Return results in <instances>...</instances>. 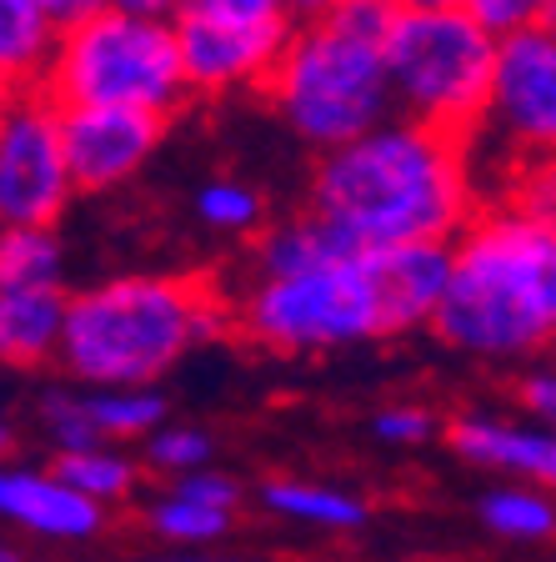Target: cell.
Wrapping results in <instances>:
<instances>
[{
  "label": "cell",
  "mask_w": 556,
  "mask_h": 562,
  "mask_svg": "<svg viewBox=\"0 0 556 562\" xmlns=\"http://www.w3.org/2000/svg\"><path fill=\"white\" fill-rule=\"evenodd\" d=\"M0 562H25V558H21V548H15V542L0 538Z\"/></svg>",
  "instance_id": "obj_38"
},
{
  "label": "cell",
  "mask_w": 556,
  "mask_h": 562,
  "mask_svg": "<svg viewBox=\"0 0 556 562\" xmlns=\"http://www.w3.org/2000/svg\"><path fill=\"white\" fill-rule=\"evenodd\" d=\"M497 46V35L462 5L392 15L386 76H392L396 116L446 131L456 140H476L491 105Z\"/></svg>",
  "instance_id": "obj_7"
},
{
  "label": "cell",
  "mask_w": 556,
  "mask_h": 562,
  "mask_svg": "<svg viewBox=\"0 0 556 562\" xmlns=\"http://www.w3.org/2000/svg\"><path fill=\"white\" fill-rule=\"evenodd\" d=\"M46 286H66L60 226L0 222V292H46Z\"/></svg>",
  "instance_id": "obj_20"
},
{
  "label": "cell",
  "mask_w": 556,
  "mask_h": 562,
  "mask_svg": "<svg viewBox=\"0 0 556 562\" xmlns=\"http://www.w3.org/2000/svg\"><path fill=\"white\" fill-rule=\"evenodd\" d=\"M35 427L41 437L50 442V452H81V447H101L91 427V412H86V386L76 382H60V386H46L35 397Z\"/></svg>",
  "instance_id": "obj_25"
},
{
  "label": "cell",
  "mask_w": 556,
  "mask_h": 562,
  "mask_svg": "<svg viewBox=\"0 0 556 562\" xmlns=\"http://www.w3.org/2000/svg\"><path fill=\"white\" fill-rule=\"evenodd\" d=\"M386 0H341L337 11L296 21L261 101L311 156H331L396 116L386 76Z\"/></svg>",
  "instance_id": "obj_4"
},
{
  "label": "cell",
  "mask_w": 556,
  "mask_h": 562,
  "mask_svg": "<svg viewBox=\"0 0 556 562\" xmlns=\"http://www.w3.org/2000/svg\"><path fill=\"white\" fill-rule=\"evenodd\" d=\"M472 151L481 166H497L491 191L522 166L556 161V25L507 35L497 46L491 105Z\"/></svg>",
  "instance_id": "obj_9"
},
{
  "label": "cell",
  "mask_w": 556,
  "mask_h": 562,
  "mask_svg": "<svg viewBox=\"0 0 556 562\" xmlns=\"http://www.w3.org/2000/svg\"><path fill=\"white\" fill-rule=\"evenodd\" d=\"M236 337L271 357H326L361 341H386L382 296L371 281V251L286 277H251L231 286Z\"/></svg>",
  "instance_id": "obj_6"
},
{
  "label": "cell",
  "mask_w": 556,
  "mask_h": 562,
  "mask_svg": "<svg viewBox=\"0 0 556 562\" xmlns=\"http://www.w3.org/2000/svg\"><path fill=\"white\" fill-rule=\"evenodd\" d=\"M446 447L466 468L526 482L556 497V432L542 422L507 417V412H462L446 422Z\"/></svg>",
  "instance_id": "obj_12"
},
{
  "label": "cell",
  "mask_w": 556,
  "mask_h": 562,
  "mask_svg": "<svg viewBox=\"0 0 556 562\" xmlns=\"http://www.w3.org/2000/svg\"><path fill=\"white\" fill-rule=\"evenodd\" d=\"M491 201L472 140L417 126L406 116L382 121L331 156H316L306 181V211L361 246H452Z\"/></svg>",
  "instance_id": "obj_1"
},
{
  "label": "cell",
  "mask_w": 556,
  "mask_h": 562,
  "mask_svg": "<svg viewBox=\"0 0 556 562\" xmlns=\"http://www.w3.org/2000/svg\"><path fill=\"white\" fill-rule=\"evenodd\" d=\"M476 522L501 542L542 548L556 542V497L526 482H491L487 492H476Z\"/></svg>",
  "instance_id": "obj_19"
},
{
  "label": "cell",
  "mask_w": 556,
  "mask_h": 562,
  "mask_svg": "<svg viewBox=\"0 0 556 562\" xmlns=\"http://www.w3.org/2000/svg\"><path fill=\"white\" fill-rule=\"evenodd\" d=\"M431 337L487 367H532L556 351V222L491 196L452 241V286Z\"/></svg>",
  "instance_id": "obj_3"
},
{
  "label": "cell",
  "mask_w": 556,
  "mask_h": 562,
  "mask_svg": "<svg viewBox=\"0 0 556 562\" xmlns=\"http://www.w3.org/2000/svg\"><path fill=\"white\" fill-rule=\"evenodd\" d=\"M56 41L60 25L35 0H0V76L15 91H41L46 86Z\"/></svg>",
  "instance_id": "obj_17"
},
{
  "label": "cell",
  "mask_w": 556,
  "mask_h": 562,
  "mask_svg": "<svg viewBox=\"0 0 556 562\" xmlns=\"http://www.w3.org/2000/svg\"><path fill=\"white\" fill-rule=\"evenodd\" d=\"M286 5H291V15H296V21H316V15L337 11L341 0H286Z\"/></svg>",
  "instance_id": "obj_35"
},
{
  "label": "cell",
  "mask_w": 556,
  "mask_h": 562,
  "mask_svg": "<svg viewBox=\"0 0 556 562\" xmlns=\"http://www.w3.org/2000/svg\"><path fill=\"white\" fill-rule=\"evenodd\" d=\"M140 462H146V472H156V477L181 482L201 468H216V437H211L206 427H196V422H166V427H156V432L140 442Z\"/></svg>",
  "instance_id": "obj_24"
},
{
  "label": "cell",
  "mask_w": 556,
  "mask_h": 562,
  "mask_svg": "<svg viewBox=\"0 0 556 562\" xmlns=\"http://www.w3.org/2000/svg\"><path fill=\"white\" fill-rule=\"evenodd\" d=\"M41 11L50 15V21L66 31V25H76V21H86L91 11H101V0H35Z\"/></svg>",
  "instance_id": "obj_32"
},
{
  "label": "cell",
  "mask_w": 556,
  "mask_h": 562,
  "mask_svg": "<svg viewBox=\"0 0 556 562\" xmlns=\"http://www.w3.org/2000/svg\"><path fill=\"white\" fill-rule=\"evenodd\" d=\"M66 302H70V286L0 292V367H11V372H35V367L60 362Z\"/></svg>",
  "instance_id": "obj_14"
},
{
  "label": "cell",
  "mask_w": 556,
  "mask_h": 562,
  "mask_svg": "<svg viewBox=\"0 0 556 562\" xmlns=\"http://www.w3.org/2000/svg\"><path fill=\"white\" fill-rule=\"evenodd\" d=\"M60 131H66V156H70L76 191L81 196H111V191L131 187L156 161L171 121L146 116V111L76 105V111H60Z\"/></svg>",
  "instance_id": "obj_11"
},
{
  "label": "cell",
  "mask_w": 556,
  "mask_h": 562,
  "mask_svg": "<svg viewBox=\"0 0 556 562\" xmlns=\"http://www.w3.org/2000/svg\"><path fill=\"white\" fill-rule=\"evenodd\" d=\"M256 503L276 522L306 527V532H361L371 522V503L361 492H347L321 477H266Z\"/></svg>",
  "instance_id": "obj_16"
},
{
  "label": "cell",
  "mask_w": 556,
  "mask_h": 562,
  "mask_svg": "<svg viewBox=\"0 0 556 562\" xmlns=\"http://www.w3.org/2000/svg\"><path fill=\"white\" fill-rule=\"evenodd\" d=\"M191 211H196V222L206 226L211 236H220V241L251 246L256 236L271 226L261 187L241 181V176H211V181H201L196 196H191Z\"/></svg>",
  "instance_id": "obj_23"
},
{
  "label": "cell",
  "mask_w": 556,
  "mask_h": 562,
  "mask_svg": "<svg viewBox=\"0 0 556 562\" xmlns=\"http://www.w3.org/2000/svg\"><path fill=\"white\" fill-rule=\"evenodd\" d=\"M371 437L382 447H431L436 437L446 442V422L427 402H386L371 412Z\"/></svg>",
  "instance_id": "obj_26"
},
{
  "label": "cell",
  "mask_w": 556,
  "mask_h": 562,
  "mask_svg": "<svg viewBox=\"0 0 556 562\" xmlns=\"http://www.w3.org/2000/svg\"><path fill=\"white\" fill-rule=\"evenodd\" d=\"M511 397H517V412L542 427L556 432V362H532L517 372V386H511Z\"/></svg>",
  "instance_id": "obj_29"
},
{
  "label": "cell",
  "mask_w": 556,
  "mask_h": 562,
  "mask_svg": "<svg viewBox=\"0 0 556 562\" xmlns=\"http://www.w3.org/2000/svg\"><path fill=\"white\" fill-rule=\"evenodd\" d=\"M396 15H417V11H452V5H462V0H386Z\"/></svg>",
  "instance_id": "obj_34"
},
{
  "label": "cell",
  "mask_w": 556,
  "mask_h": 562,
  "mask_svg": "<svg viewBox=\"0 0 556 562\" xmlns=\"http://www.w3.org/2000/svg\"><path fill=\"white\" fill-rule=\"evenodd\" d=\"M462 11H472L497 41L536 31V25H556V0H462Z\"/></svg>",
  "instance_id": "obj_27"
},
{
  "label": "cell",
  "mask_w": 556,
  "mask_h": 562,
  "mask_svg": "<svg viewBox=\"0 0 556 562\" xmlns=\"http://www.w3.org/2000/svg\"><path fill=\"white\" fill-rule=\"evenodd\" d=\"M15 95H21V91H15V86L5 81V76H0V116H5V111L15 105Z\"/></svg>",
  "instance_id": "obj_37"
},
{
  "label": "cell",
  "mask_w": 556,
  "mask_h": 562,
  "mask_svg": "<svg viewBox=\"0 0 556 562\" xmlns=\"http://www.w3.org/2000/svg\"><path fill=\"white\" fill-rule=\"evenodd\" d=\"M396 562H452V558H431V552H411V558H396Z\"/></svg>",
  "instance_id": "obj_39"
},
{
  "label": "cell",
  "mask_w": 556,
  "mask_h": 562,
  "mask_svg": "<svg viewBox=\"0 0 556 562\" xmlns=\"http://www.w3.org/2000/svg\"><path fill=\"white\" fill-rule=\"evenodd\" d=\"M491 196L507 201V206H517V211H526V216H536V222H556V161L511 171Z\"/></svg>",
  "instance_id": "obj_28"
},
{
  "label": "cell",
  "mask_w": 556,
  "mask_h": 562,
  "mask_svg": "<svg viewBox=\"0 0 556 562\" xmlns=\"http://www.w3.org/2000/svg\"><path fill=\"white\" fill-rule=\"evenodd\" d=\"M41 95H50L60 111L105 105V111H146L161 121H175L196 101L175 46V25L111 5L60 31Z\"/></svg>",
  "instance_id": "obj_5"
},
{
  "label": "cell",
  "mask_w": 556,
  "mask_h": 562,
  "mask_svg": "<svg viewBox=\"0 0 556 562\" xmlns=\"http://www.w3.org/2000/svg\"><path fill=\"white\" fill-rule=\"evenodd\" d=\"M11 452H15V427L0 417V462H11Z\"/></svg>",
  "instance_id": "obj_36"
},
{
  "label": "cell",
  "mask_w": 556,
  "mask_h": 562,
  "mask_svg": "<svg viewBox=\"0 0 556 562\" xmlns=\"http://www.w3.org/2000/svg\"><path fill=\"white\" fill-rule=\"evenodd\" d=\"M76 196L60 105L41 91H21L0 116V222L60 226Z\"/></svg>",
  "instance_id": "obj_10"
},
{
  "label": "cell",
  "mask_w": 556,
  "mask_h": 562,
  "mask_svg": "<svg viewBox=\"0 0 556 562\" xmlns=\"http://www.w3.org/2000/svg\"><path fill=\"white\" fill-rule=\"evenodd\" d=\"M140 527L171 552H211L220 538H231L236 513H220V507H206L185 492L166 487L140 507Z\"/></svg>",
  "instance_id": "obj_21"
},
{
  "label": "cell",
  "mask_w": 556,
  "mask_h": 562,
  "mask_svg": "<svg viewBox=\"0 0 556 562\" xmlns=\"http://www.w3.org/2000/svg\"><path fill=\"white\" fill-rule=\"evenodd\" d=\"M86 412H91L95 437L111 447H140L156 427L171 422V402L161 386H121V392L86 386Z\"/></svg>",
  "instance_id": "obj_22"
},
{
  "label": "cell",
  "mask_w": 556,
  "mask_h": 562,
  "mask_svg": "<svg viewBox=\"0 0 556 562\" xmlns=\"http://www.w3.org/2000/svg\"><path fill=\"white\" fill-rule=\"evenodd\" d=\"M166 487L185 492V497H196V503H206V507H220V513H236V517H241V507H246V482L226 468H201L181 482H166Z\"/></svg>",
  "instance_id": "obj_30"
},
{
  "label": "cell",
  "mask_w": 556,
  "mask_h": 562,
  "mask_svg": "<svg viewBox=\"0 0 556 562\" xmlns=\"http://www.w3.org/2000/svg\"><path fill=\"white\" fill-rule=\"evenodd\" d=\"M111 522L81 492H70L56 477V468H35V462H0V527L25 532L41 542H95Z\"/></svg>",
  "instance_id": "obj_13"
},
{
  "label": "cell",
  "mask_w": 556,
  "mask_h": 562,
  "mask_svg": "<svg viewBox=\"0 0 556 562\" xmlns=\"http://www.w3.org/2000/svg\"><path fill=\"white\" fill-rule=\"evenodd\" d=\"M171 25L191 95L236 101L266 91L296 15L286 0H191Z\"/></svg>",
  "instance_id": "obj_8"
},
{
  "label": "cell",
  "mask_w": 556,
  "mask_h": 562,
  "mask_svg": "<svg viewBox=\"0 0 556 562\" xmlns=\"http://www.w3.org/2000/svg\"><path fill=\"white\" fill-rule=\"evenodd\" d=\"M50 468H56V477L70 492H81L86 503H95L101 513L126 507L146 487V462L131 447H111V442L81 447V452H60V457H50Z\"/></svg>",
  "instance_id": "obj_18"
},
{
  "label": "cell",
  "mask_w": 556,
  "mask_h": 562,
  "mask_svg": "<svg viewBox=\"0 0 556 562\" xmlns=\"http://www.w3.org/2000/svg\"><path fill=\"white\" fill-rule=\"evenodd\" d=\"M361 251L351 236H341L337 226H326L316 211H291L276 216L266 232L246 246V271L251 277H286V271H311V267H331V261Z\"/></svg>",
  "instance_id": "obj_15"
},
{
  "label": "cell",
  "mask_w": 556,
  "mask_h": 562,
  "mask_svg": "<svg viewBox=\"0 0 556 562\" xmlns=\"http://www.w3.org/2000/svg\"><path fill=\"white\" fill-rule=\"evenodd\" d=\"M136 562H261V558H251V552H151V558Z\"/></svg>",
  "instance_id": "obj_33"
},
{
  "label": "cell",
  "mask_w": 556,
  "mask_h": 562,
  "mask_svg": "<svg viewBox=\"0 0 556 562\" xmlns=\"http://www.w3.org/2000/svg\"><path fill=\"white\" fill-rule=\"evenodd\" d=\"M111 11H126V15H151V21H175V15L191 5V0H101Z\"/></svg>",
  "instance_id": "obj_31"
},
{
  "label": "cell",
  "mask_w": 556,
  "mask_h": 562,
  "mask_svg": "<svg viewBox=\"0 0 556 562\" xmlns=\"http://www.w3.org/2000/svg\"><path fill=\"white\" fill-rule=\"evenodd\" d=\"M236 337L231 286L201 271H121L66 302L60 372L76 386H161L191 351Z\"/></svg>",
  "instance_id": "obj_2"
}]
</instances>
